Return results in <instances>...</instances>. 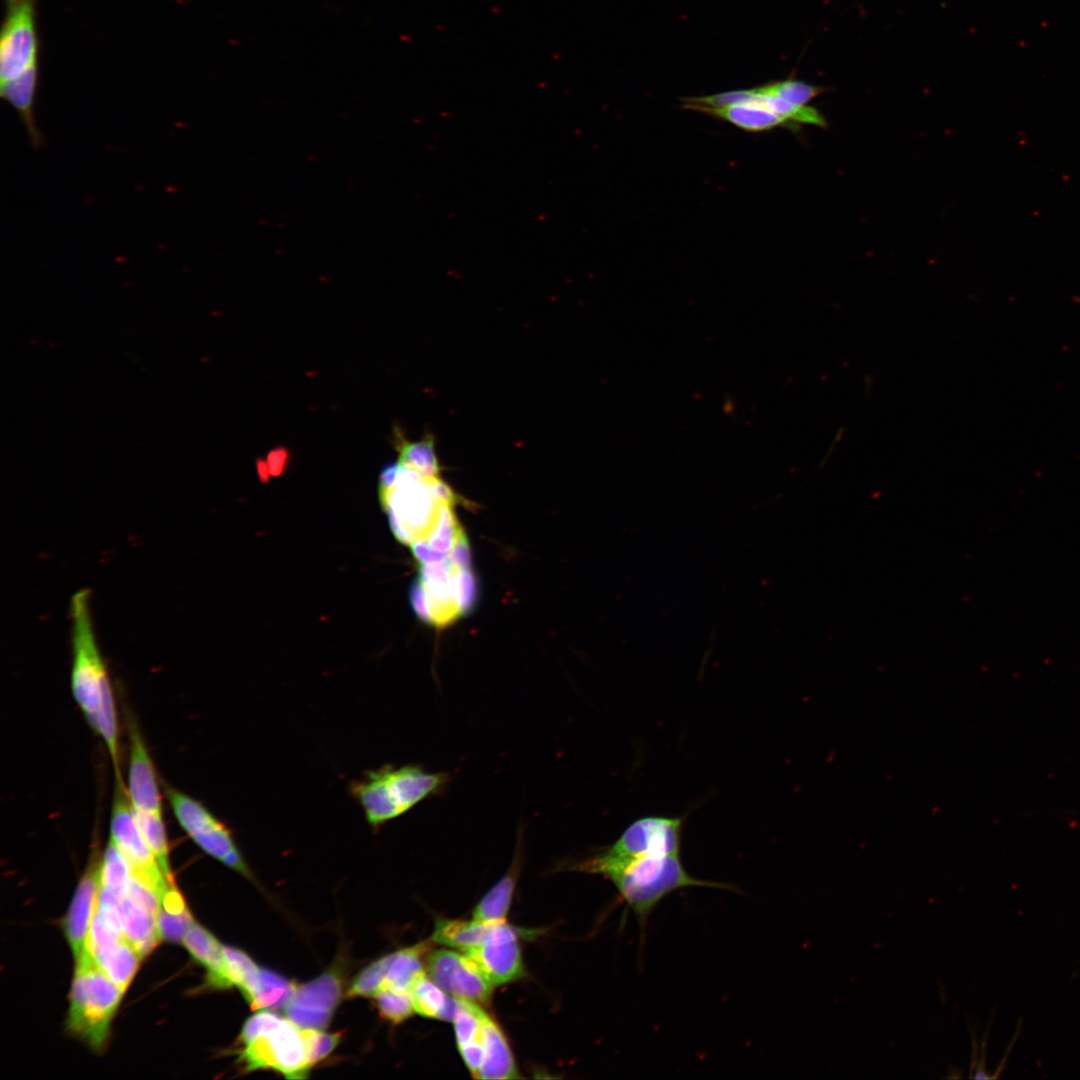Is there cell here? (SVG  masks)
I'll return each mask as SVG.
<instances>
[{"label":"cell","instance_id":"obj_1","mask_svg":"<svg viewBox=\"0 0 1080 1080\" xmlns=\"http://www.w3.org/2000/svg\"><path fill=\"white\" fill-rule=\"evenodd\" d=\"M581 871L608 878L636 915L641 929L656 905L668 894L687 887L733 889L726 883L697 879L684 868L680 855L622 858L603 851L578 864ZM734 890V889H733Z\"/></svg>","mask_w":1080,"mask_h":1080},{"label":"cell","instance_id":"obj_2","mask_svg":"<svg viewBox=\"0 0 1080 1080\" xmlns=\"http://www.w3.org/2000/svg\"><path fill=\"white\" fill-rule=\"evenodd\" d=\"M39 0H4L0 35V95L22 119L35 115L39 83Z\"/></svg>","mask_w":1080,"mask_h":1080},{"label":"cell","instance_id":"obj_3","mask_svg":"<svg viewBox=\"0 0 1080 1080\" xmlns=\"http://www.w3.org/2000/svg\"><path fill=\"white\" fill-rule=\"evenodd\" d=\"M448 781L445 773H432L417 765H383L350 781L348 792L358 803L374 832L438 792Z\"/></svg>","mask_w":1080,"mask_h":1080},{"label":"cell","instance_id":"obj_4","mask_svg":"<svg viewBox=\"0 0 1080 1080\" xmlns=\"http://www.w3.org/2000/svg\"><path fill=\"white\" fill-rule=\"evenodd\" d=\"M238 1060L247 1072L272 1069L289 1079L306 1078L310 1064L303 1030L287 1018L261 1010L240 1032Z\"/></svg>","mask_w":1080,"mask_h":1080},{"label":"cell","instance_id":"obj_5","mask_svg":"<svg viewBox=\"0 0 1080 1080\" xmlns=\"http://www.w3.org/2000/svg\"><path fill=\"white\" fill-rule=\"evenodd\" d=\"M71 689L88 724L98 734L101 695L112 689L98 647L91 613V592L80 589L70 601Z\"/></svg>","mask_w":1080,"mask_h":1080},{"label":"cell","instance_id":"obj_6","mask_svg":"<svg viewBox=\"0 0 1080 1080\" xmlns=\"http://www.w3.org/2000/svg\"><path fill=\"white\" fill-rule=\"evenodd\" d=\"M125 991L99 967L90 951L76 959L67 1027L95 1050L102 1049Z\"/></svg>","mask_w":1080,"mask_h":1080},{"label":"cell","instance_id":"obj_7","mask_svg":"<svg viewBox=\"0 0 1080 1080\" xmlns=\"http://www.w3.org/2000/svg\"><path fill=\"white\" fill-rule=\"evenodd\" d=\"M437 478H424L398 462L392 483L379 486L381 505L394 536L401 543L427 541L437 526L442 507L447 504L435 493L433 483Z\"/></svg>","mask_w":1080,"mask_h":1080},{"label":"cell","instance_id":"obj_8","mask_svg":"<svg viewBox=\"0 0 1080 1080\" xmlns=\"http://www.w3.org/2000/svg\"><path fill=\"white\" fill-rule=\"evenodd\" d=\"M165 793L180 826L201 850L249 880L254 879L225 823L192 797L168 786Z\"/></svg>","mask_w":1080,"mask_h":1080},{"label":"cell","instance_id":"obj_9","mask_svg":"<svg viewBox=\"0 0 1080 1080\" xmlns=\"http://www.w3.org/2000/svg\"><path fill=\"white\" fill-rule=\"evenodd\" d=\"M110 839L116 844L131 868V875L152 888L161 897L169 884L157 860L145 842L132 814L130 800L121 775L116 776L110 822Z\"/></svg>","mask_w":1080,"mask_h":1080},{"label":"cell","instance_id":"obj_10","mask_svg":"<svg viewBox=\"0 0 1080 1080\" xmlns=\"http://www.w3.org/2000/svg\"><path fill=\"white\" fill-rule=\"evenodd\" d=\"M429 977L452 997L488 1005L493 985L478 965L467 955L447 949L429 952L426 957Z\"/></svg>","mask_w":1080,"mask_h":1080},{"label":"cell","instance_id":"obj_11","mask_svg":"<svg viewBox=\"0 0 1080 1080\" xmlns=\"http://www.w3.org/2000/svg\"><path fill=\"white\" fill-rule=\"evenodd\" d=\"M343 992L340 973L334 968L296 986L284 1007L286 1018L300 1029L322 1030L330 1023Z\"/></svg>","mask_w":1080,"mask_h":1080},{"label":"cell","instance_id":"obj_12","mask_svg":"<svg viewBox=\"0 0 1080 1080\" xmlns=\"http://www.w3.org/2000/svg\"><path fill=\"white\" fill-rule=\"evenodd\" d=\"M680 818L648 816L631 823L606 853L635 858L644 855H680Z\"/></svg>","mask_w":1080,"mask_h":1080},{"label":"cell","instance_id":"obj_13","mask_svg":"<svg viewBox=\"0 0 1080 1080\" xmlns=\"http://www.w3.org/2000/svg\"><path fill=\"white\" fill-rule=\"evenodd\" d=\"M516 928L505 921L495 923L490 938L465 951L493 986L515 981L524 975Z\"/></svg>","mask_w":1080,"mask_h":1080},{"label":"cell","instance_id":"obj_14","mask_svg":"<svg viewBox=\"0 0 1080 1080\" xmlns=\"http://www.w3.org/2000/svg\"><path fill=\"white\" fill-rule=\"evenodd\" d=\"M101 862L98 851L95 850L64 918V933L75 959L89 951L88 937L101 888Z\"/></svg>","mask_w":1080,"mask_h":1080},{"label":"cell","instance_id":"obj_15","mask_svg":"<svg viewBox=\"0 0 1080 1080\" xmlns=\"http://www.w3.org/2000/svg\"><path fill=\"white\" fill-rule=\"evenodd\" d=\"M130 755L127 793L132 807L161 813V796L155 770L137 725H129Z\"/></svg>","mask_w":1080,"mask_h":1080},{"label":"cell","instance_id":"obj_16","mask_svg":"<svg viewBox=\"0 0 1080 1080\" xmlns=\"http://www.w3.org/2000/svg\"><path fill=\"white\" fill-rule=\"evenodd\" d=\"M191 956L207 970V985L214 989L231 987L226 973L224 946L204 927L194 922L182 940Z\"/></svg>","mask_w":1080,"mask_h":1080},{"label":"cell","instance_id":"obj_17","mask_svg":"<svg viewBox=\"0 0 1080 1080\" xmlns=\"http://www.w3.org/2000/svg\"><path fill=\"white\" fill-rule=\"evenodd\" d=\"M482 1042L485 1059L477 1078L517 1079L519 1071L510 1046L500 1026L483 1010Z\"/></svg>","mask_w":1080,"mask_h":1080},{"label":"cell","instance_id":"obj_18","mask_svg":"<svg viewBox=\"0 0 1080 1080\" xmlns=\"http://www.w3.org/2000/svg\"><path fill=\"white\" fill-rule=\"evenodd\" d=\"M687 110L697 111L714 118L729 122L748 132H762L776 127H794V124L755 104H742L727 107H706L682 104Z\"/></svg>","mask_w":1080,"mask_h":1080},{"label":"cell","instance_id":"obj_19","mask_svg":"<svg viewBox=\"0 0 1080 1080\" xmlns=\"http://www.w3.org/2000/svg\"><path fill=\"white\" fill-rule=\"evenodd\" d=\"M119 909L125 937L144 957L161 940L157 926L158 914L127 895L121 898Z\"/></svg>","mask_w":1080,"mask_h":1080},{"label":"cell","instance_id":"obj_20","mask_svg":"<svg viewBox=\"0 0 1080 1080\" xmlns=\"http://www.w3.org/2000/svg\"><path fill=\"white\" fill-rule=\"evenodd\" d=\"M429 950V943L424 942L381 957L384 976L381 990L410 991L415 980L424 973L422 959Z\"/></svg>","mask_w":1080,"mask_h":1080},{"label":"cell","instance_id":"obj_21","mask_svg":"<svg viewBox=\"0 0 1080 1080\" xmlns=\"http://www.w3.org/2000/svg\"><path fill=\"white\" fill-rule=\"evenodd\" d=\"M105 974L126 991L143 958L126 937L91 952Z\"/></svg>","mask_w":1080,"mask_h":1080},{"label":"cell","instance_id":"obj_22","mask_svg":"<svg viewBox=\"0 0 1080 1080\" xmlns=\"http://www.w3.org/2000/svg\"><path fill=\"white\" fill-rule=\"evenodd\" d=\"M518 839L516 855L508 872L484 895L473 910V919L481 922H503L508 914L517 875L519 872L522 833Z\"/></svg>","mask_w":1080,"mask_h":1080},{"label":"cell","instance_id":"obj_23","mask_svg":"<svg viewBox=\"0 0 1080 1080\" xmlns=\"http://www.w3.org/2000/svg\"><path fill=\"white\" fill-rule=\"evenodd\" d=\"M414 1010L417 1014L438 1020H454L460 1001L440 988L424 972L410 988Z\"/></svg>","mask_w":1080,"mask_h":1080},{"label":"cell","instance_id":"obj_24","mask_svg":"<svg viewBox=\"0 0 1080 1080\" xmlns=\"http://www.w3.org/2000/svg\"><path fill=\"white\" fill-rule=\"evenodd\" d=\"M495 923L460 919H438L431 940L463 952L486 942Z\"/></svg>","mask_w":1080,"mask_h":1080},{"label":"cell","instance_id":"obj_25","mask_svg":"<svg viewBox=\"0 0 1080 1080\" xmlns=\"http://www.w3.org/2000/svg\"><path fill=\"white\" fill-rule=\"evenodd\" d=\"M395 446L399 452L398 462L414 470L424 478L440 477V466L435 452V440L431 434L422 439L409 441L395 431Z\"/></svg>","mask_w":1080,"mask_h":1080},{"label":"cell","instance_id":"obj_26","mask_svg":"<svg viewBox=\"0 0 1080 1080\" xmlns=\"http://www.w3.org/2000/svg\"><path fill=\"white\" fill-rule=\"evenodd\" d=\"M131 810L136 824L149 849L157 860L162 873L168 882L174 883L169 865L168 840L162 814L142 811L132 806Z\"/></svg>","mask_w":1080,"mask_h":1080},{"label":"cell","instance_id":"obj_27","mask_svg":"<svg viewBox=\"0 0 1080 1080\" xmlns=\"http://www.w3.org/2000/svg\"><path fill=\"white\" fill-rule=\"evenodd\" d=\"M295 988L296 985L284 976L261 968L258 988L249 1004L253 1010L284 1009Z\"/></svg>","mask_w":1080,"mask_h":1080},{"label":"cell","instance_id":"obj_28","mask_svg":"<svg viewBox=\"0 0 1080 1080\" xmlns=\"http://www.w3.org/2000/svg\"><path fill=\"white\" fill-rule=\"evenodd\" d=\"M747 104L762 106L792 124L827 126L824 116L814 107L793 104L780 97L762 93L757 87L751 88V97Z\"/></svg>","mask_w":1080,"mask_h":1080},{"label":"cell","instance_id":"obj_29","mask_svg":"<svg viewBox=\"0 0 1080 1080\" xmlns=\"http://www.w3.org/2000/svg\"><path fill=\"white\" fill-rule=\"evenodd\" d=\"M226 973L231 986H236L250 1003L258 988L260 969L244 951L224 946Z\"/></svg>","mask_w":1080,"mask_h":1080},{"label":"cell","instance_id":"obj_30","mask_svg":"<svg viewBox=\"0 0 1080 1080\" xmlns=\"http://www.w3.org/2000/svg\"><path fill=\"white\" fill-rule=\"evenodd\" d=\"M130 878L129 863L112 839H109L101 862V886L124 896Z\"/></svg>","mask_w":1080,"mask_h":1080},{"label":"cell","instance_id":"obj_31","mask_svg":"<svg viewBox=\"0 0 1080 1080\" xmlns=\"http://www.w3.org/2000/svg\"><path fill=\"white\" fill-rule=\"evenodd\" d=\"M380 1015L393 1024H399L415 1012L410 991L383 989L375 996Z\"/></svg>","mask_w":1080,"mask_h":1080},{"label":"cell","instance_id":"obj_32","mask_svg":"<svg viewBox=\"0 0 1080 1080\" xmlns=\"http://www.w3.org/2000/svg\"><path fill=\"white\" fill-rule=\"evenodd\" d=\"M757 88L762 93L780 97L800 106L807 105L813 98L824 91L822 87L791 79L770 82Z\"/></svg>","mask_w":1080,"mask_h":1080},{"label":"cell","instance_id":"obj_33","mask_svg":"<svg viewBox=\"0 0 1080 1080\" xmlns=\"http://www.w3.org/2000/svg\"><path fill=\"white\" fill-rule=\"evenodd\" d=\"M383 981V969L379 958L356 975L347 995L349 997H374L381 990Z\"/></svg>","mask_w":1080,"mask_h":1080},{"label":"cell","instance_id":"obj_34","mask_svg":"<svg viewBox=\"0 0 1080 1080\" xmlns=\"http://www.w3.org/2000/svg\"><path fill=\"white\" fill-rule=\"evenodd\" d=\"M302 1030L312 1066L326 1058L336 1048L341 1038L340 1033H327L319 1029Z\"/></svg>","mask_w":1080,"mask_h":1080},{"label":"cell","instance_id":"obj_35","mask_svg":"<svg viewBox=\"0 0 1080 1080\" xmlns=\"http://www.w3.org/2000/svg\"><path fill=\"white\" fill-rule=\"evenodd\" d=\"M194 923L190 911L175 915L160 909L157 916L159 936L170 942H182L187 931Z\"/></svg>","mask_w":1080,"mask_h":1080},{"label":"cell","instance_id":"obj_36","mask_svg":"<svg viewBox=\"0 0 1080 1080\" xmlns=\"http://www.w3.org/2000/svg\"><path fill=\"white\" fill-rule=\"evenodd\" d=\"M454 594L462 615L471 612L478 595L477 581L471 568L461 570L455 574Z\"/></svg>","mask_w":1080,"mask_h":1080},{"label":"cell","instance_id":"obj_37","mask_svg":"<svg viewBox=\"0 0 1080 1080\" xmlns=\"http://www.w3.org/2000/svg\"><path fill=\"white\" fill-rule=\"evenodd\" d=\"M458 1050L460 1052V1055L462 1056V1059H463L465 1065L469 1069V1071L472 1073V1075L475 1078H477L478 1073H479V1071L481 1069V1066H482V1064L484 1062V1059H485V1050H484V1046H483V1042H482V1033H481V1038L480 1039L475 1040V1041H473L471 1043L459 1046Z\"/></svg>","mask_w":1080,"mask_h":1080},{"label":"cell","instance_id":"obj_38","mask_svg":"<svg viewBox=\"0 0 1080 1080\" xmlns=\"http://www.w3.org/2000/svg\"><path fill=\"white\" fill-rule=\"evenodd\" d=\"M446 559L451 567L457 572L471 568V553L465 532H463L456 540L447 554Z\"/></svg>","mask_w":1080,"mask_h":1080},{"label":"cell","instance_id":"obj_39","mask_svg":"<svg viewBox=\"0 0 1080 1080\" xmlns=\"http://www.w3.org/2000/svg\"><path fill=\"white\" fill-rule=\"evenodd\" d=\"M167 913L181 915L189 911L174 883L169 884L161 897V907Z\"/></svg>","mask_w":1080,"mask_h":1080},{"label":"cell","instance_id":"obj_40","mask_svg":"<svg viewBox=\"0 0 1080 1080\" xmlns=\"http://www.w3.org/2000/svg\"><path fill=\"white\" fill-rule=\"evenodd\" d=\"M289 450L286 447H277L267 454V464L270 474L274 477L282 475L289 463Z\"/></svg>","mask_w":1080,"mask_h":1080},{"label":"cell","instance_id":"obj_41","mask_svg":"<svg viewBox=\"0 0 1080 1080\" xmlns=\"http://www.w3.org/2000/svg\"><path fill=\"white\" fill-rule=\"evenodd\" d=\"M256 471H257L258 478H259V480L261 482H263V483H268L269 482L271 474H270L269 467H268V464H267L266 460H264L262 458H257V460H256Z\"/></svg>","mask_w":1080,"mask_h":1080}]
</instances>
